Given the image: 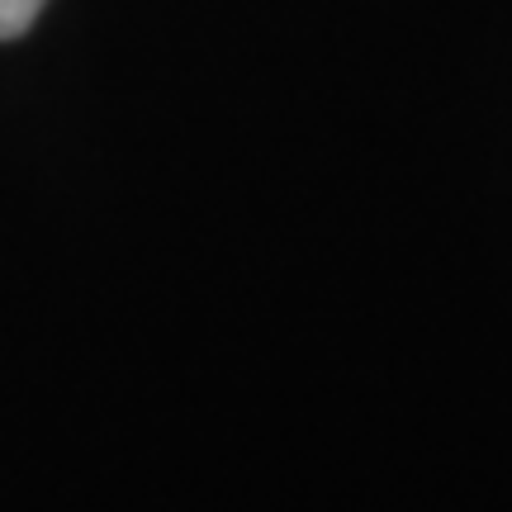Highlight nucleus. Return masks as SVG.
Returning a JSON list of instances; mask_svg holds the SVG:
<instances>
[{"instance_id":"f257e3e1","label":"nucleus","mask_w":512,"mask_h":512,"mask_svg":"<svg viewBox=\"0 0 512 512\" xmlns=\"http://www.w3.org/2000/svg\"><path fill=\"white\" fill-rule=\"evenodd\" d=\"M43 5H48V0H0V38L29 34Z\"/></svg>"}]
</instances>
